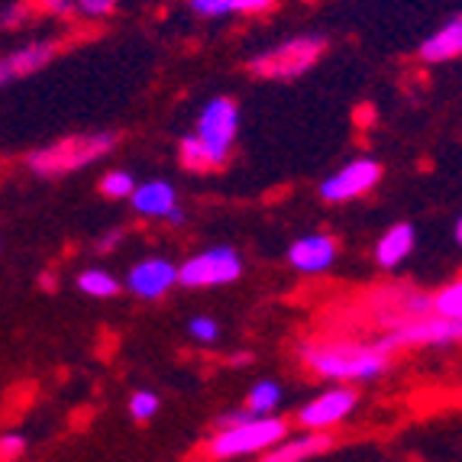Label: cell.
<instances>
[{"label": "cell", "instance_id": "cell-1", "mask_svg": "<svg viewBox=\"0 0 462 462\" xmlns=\"http://www.w3.org/2000/svg\"><path fill=\"white\" fill-rule=\"evenodd\" d=\"M300 363L308 365L317 378L333 382V385H363V382H378L392 369V353L382 346V339H304L298 346Z\"/></svg>", "mask_w": 462, "mask_h": 462}, {"label": "cell", "instance_id": "cell-2", "mask_svg": "<svg viewBox=\"0 0 462 462\" xmlns=\"http://www.w3.org/2000/svg\"><path fill=\"white\" fill-rule=\"evenodd\" d=\"M239 136V107L233 97H210L200 107L194 130L181 139L178 155L191 171H214L230 162Z\"/></svg>", "mask_w": 462, "mask_h": 462}, {"label": "cell", "instance_id": "cell-3", "mask_svg": "<svg viewBox=\"0 0 462 462\" xmlns=\"http://www.w3.org/2000/svg\"><path fill=\"white\" fill-rule=\"evenodd\" d=\"M114 149H116V136L107 130L75 133V136H62L55 139V143H49V146L36 149L30 155V171L39 178H62L100 162Z\"/></svg>", "mask_w": 462, "mask_h": 462}, {"label": "cell", "instance_id": "cell-4", "mask_svg": "<svg viewBox=\"0 0 462 462\" xmlns=\"http://www.w3.org/2000/svg\"><path fill=\"white\" fill-rule=\"evenodd\" d=\"M327 52V39L317 32H300V36H288L275 46L255 52L246 62L253 78L259 81H294V78L308 75Z\"/></svg>", "mask_w": 462, "mask_h": 462}, {"label": "cell", "instance_id": "cell-5", "mask_svg": "<svg viewBox=\"0 0 462 462\" xmlns=\"http://www.w3.org/2000/svg\"><path fill=\"white\" fill-rule=\"evenodd\" d=\"M288 437V420L269 414V417H243L239 424L217 427L214 437L208 439V456L217 462L226 459H249V456H263L272 449L278 439Z\"/></svg>", "mask_w": 462, "mask_h": 462}, {"label": "cell", "instance_id": "cell-6", "mask_svg": "<svg viewBox=\"0 0 462 462\" xmlns=\"http://www.w3.org/2000/svg\"><path fill=\"white\" fill-rule=\"evenodd\" d=\"M378 339L392 356L398 349H447L462 339V320H443L437 314H424L392 327L385 337Z\"/></svg>", "mask_w": 462, "mask_h": 462}, {"label": "cell", "instance_id": "cell-7", "mask_svg": "<svg viewBox=\"0 0 462 462\" xmlns=\"http://www.w3.org/2000/svg\"><path fill=\"white\" fill-rule=\"evenodd\" d=\"M243 255L233 246H208L178 265V285L185 288H224L239 282Z\"/></svg>", "mask_w": 462, "mask_h": 462}, {"label": "cell", "instance_id": "cell-8", "mask_svg": "<svg viewBox=\"0 0 462 462\" xmlns=\"http://www.w3.org/2000/svg\"><path fill=\"white\" fill-rule=\"evenodd\" d=\"M359 408V392L353 385H333L327 392L314 394V398L298 411V427L308 433H330L333 427L346 424L349 417Z\"/></svg>", "mask_w": 462, "mask_h": 462}, {"label": "cell", "instance_id": "cell-9", "mask_svg": "<svg viewBox=\"0 0 462 462\" xmlns=\"http://www.w3.org/2000/svg\"><path fill=\"white\" fill-rule=\"evenodd\" d=\"M130 208L143 220H159V224L169 226H185V210L178 204V191L171 181L165 178H146V181H136L130 198Z\"/></svg>", "mask_w": 462, "mask_h": 462}, {"label": "cell", "instance_id": "cell-10", "mask_svg": "<svg viewBox=\"0 0 462 462\" xmlns=\"http://www.w3.org/2000/svg\"><path fill=\"white\" fill-rule=\"evenodd\" d=\"M378 181H382V165H378L375 159H353V162H346L343 169L330 171V175L320 181L317 194H320V200H327V204H346V200L369 194Z\"/></svg>", "mask_w": 462, "mask_h": 462}, {"label": "cell", "instance_id": "cell-11", "mask_svg": "<svg viewBox=\"0 0 462 462\" xmlns=\"http://www.w3.org/2000/svg\"><path fill=\"white\" fill-rule=\"evenodd\" d=\"M126 291L139 300H159L178 285V265L165 255H146L126 272Z\"/></svg>", "mask_w": 462, "mask_h": 462}, {"label": "cell", "instance_id": "cell-12", "mask_svg": "<svg viewBox=\"0 0 462 462\" xmlns=\"http://www.w3.org/2000/svg\"><path fill=\"white\" fill-rule=\"evenodd\" d=\"M285 259L300 275H324V272H330L337 265L339 243L330 233H304L288 246Z\"/></svg>", "mask_w": 462, "mask_h": 462}, {"label": "cell", "instance_id": "cell-13", "mask_svg": "<svg viewBox=\"0 0 462 462\" xmlns=\"http://www.w3.org/2000/svg\"><path fill=\"white\" fill-rule=\"evenodd\" d=\"M59 52V42L55 39H32V42H23L16 46L14 52L0 55V88L14 85L20 78H30L36 71H42Z\"/></svg>", "mask_w": 462, "mask_h": 462}, {"label": "cell", "instance_id": "cell-14", "mask_svg": "<svg viewBox=\"0 0 462 462\" xmlns=\"http://www.w3.org/2000/svg\"><path fill=\"white\" fill-rule=\"evenodd\" d=\"M420 62L427 65H447L462 55V16H449L447 23L433 30L430 36L420 42Z\"/></svg>", "mask_w": 462, "mask_h": 462}, {"label": "cell", "instance_id": "cell-15", "mask_svg": "<svg viewBox=\"0 0 462 462\" xmlns=\"http://www.w3.org/2000/svg\"><path fill=\"white\" fill-rule=\"evenodd\" d=\"M333 443L330 433H300V437H291V439H278L275 447L265 449L263 459L259 462H308V459H317L320 453H327Z\"/></svg>", "mask_w": 462, "mask_h": 462}, {"label": "cell", "instance_id": "cell-16", "mask_svg": "<svg viewBox=\"0 0 462 462\" xmlns=\"http://www.w3.org/2000/svg\"><path fill=\"white\" fill-rule=\"evenodd\" d=\"M417 246V233L411 224H394L388 226L375 243V263L385 272H394L398 265H404L411 259Z\"/></svg>", "mask_w": 462, "mask_h": 462}, {"label": "cell", "instance_id": "cell-17", "mask_svg": "<svg viewBox=\"0 0 462 462\" xmlns=\"http://www.w3.org/2000/svg\"><path fill=\"white\" fill-rule=\"evenodd\" d=\"M282 401H285V392L278 385L275 378H263V382H255L246 394V411L253 417H269L282 408Z\"/></svg>", "mask_w": 462, "mask_h": 462}, {"label": "cell", "instance_id": "cell-18", "mask_svg": "<svg viewBox=\"0 0 462 462\" xmlns=\"http://www.w3.org/2000/svg\"><path fill=\"white\" fill-rule=\"evenodd\" d=\"M120 288H124L120 278L107 269H97V265L78 275V291L88 294V298H114V294H120Z\"/></svg>", "mask_w": 462, "mask_h": 462}, {"label": "cell", "instance_id": "cell-19", "mask_svg": "<svg viewBox=\"0 0 462 462\" xmlns=\"http://www.w3.org/2000/svg\"><path fill=\"white\" fill-rule=\"evenodd\" d=\"M430 314L443 317V320H462V282L453 278L439 288L437 294H430Z\"/></svg>", "mask_w": 462, "mask_h": 462}, {"label": "cell", "instance_id": "cell-20", "mask_svg": "<svg viewBox=\"0 0 462 462\" xmlns=\"http://www.w3.org/2000/svg\"><path fill=\"white\" fill-rule=\"evenodd\" d=\"M120 0H71V16L81 23H104L116 14Z\"/></svg>", "mask_w": 462, "mask_h": 462}, {"label": "cell", "instance_id": "cell-21", "mask_svg": "<svg viewBox=\"0 0 462 462\" xmlns=\"http://www.w3.org/2000/svg\"><path fill=\"white\" fill-rule=\"evenodd\" d=\"M133 188H136V175L126 169H114L100 178V194L110 200H126L133 194Z\"/></svg>", "mask_w": 462, "mask_h": 462}, {"label": "cell", "instance_id": "cell-22", "mask_svg": "<svg viewBox=\"0 0 462 462\" xmlns=\"http://www.w3.org/2000/svg\"><path fill=\"white\" fill-rule=\"evenodd\" d=\"M32 14L30 0H0V30H14L23 26Z\"/></svg>", "mask_w": 462, "mask_h": 462}, {"label": "cell", "instance_id": "cell-23", "mask_svg": "<svg viewBox=\"0 0 462 462\" xmlns=\"http://www.w3.org/2000/svg\"><path fill=\"white\" fill-rule=\"evenodd\" d=\"M188 337L194 339V343H204V346H214L217 339H220V324H217L214 317L208 314H198L188 320Z\"/></svg>", "mask_w": 462, "mask_h": 462}, {"label": "cell", "instance_id": "cell-24", "mask_svg": "<svg viewBox=\"0 0 462 462\" xmlns=\"http://www.w3.org/2000/svg\"><path fill=\"white\" fill-rule=\"evenodd\" d=\"M159 404H162V401H159L155 392H146V388H143V392H133L130 394V417L133 420H152V417L159 414Z\"/></svg>", "mask_w": 462, "mask_h": 462}, {"label": "cell", "instance_id": "cell-25", "mask_svg": "<svg viewBox=\"0 0 462 462\" xmlns=\"http://www.w3.org/2000/svg\"><path fill=\"white\" fill-rule=\"evenodd\" d=\"M23 453H26L23 433H4L0 437V462H16Z\"/></svg>", "mask_w": 462, "mask_h": 462}, {"label": "cell", "instance_id": "cell-26", "mask_svg": "<svg viewBox=\"0 0 462 462\" xmlns=\"http://www.w3.org/2000/svg\"><path fill=\"white\" fill-rule=\"evenodd\" d=\"M278 0H233V14L236 16H259L269 14Z\"/></svg>", "mask_w": 462, "mask_h": 462}, {"label": "cell", "instance_id": "cell-27", "mask_svg": "<svg viewBox=\"0 0 462 462\" xmlns=\"http://www.w3.org/2000/svg\"><path fill=\"white\" fill-rule=\"evenodd\" d=\"M32 10H42L49 16H71V0H30Z\"/></svg>", "mask_w": 462, "mask_h": 462}, {"label": "cell", "instance_id": "cell-28", "mask_svg": "<svg viewBox=\"0 0 462 462\" xmlns=\"http://www.w3.org/2000/svg\"><path fill=\"white\" fill-rule=\"evenodd\" d=\"M120 243H124V233H120V230L107 233V236L97 239V253H110V249H116Z\"/></svg>", "mask_w": 462, "mask_h": 462}, {"label": "cell", "instance_id": "cell-29", "mask_svg": "<svg viewBox=\"0 0 462 462\" xmlns=\"http://www.w3.org/2000/svg\"><path fill=\"white\" fill-rule=\"evenodd\" d=\"M453 239H456V243L462 239V220H459V217L453 220Z\"/></svg>", "mask_w": 462, "mask_h": 462}]
</instances>
